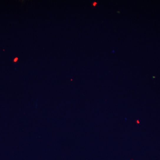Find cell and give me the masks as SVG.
Here are the masks:
<instances>
[{
  "label": "cell",
  "instance_id": "6da1fadb",
  "mask_svg": "<svg viewBox=\"0 0 160 160\" xmlns=\"http://www.w3.org/2000/svg\"><path fill=\"white\" fill-rule=\"evenodd\" d=\"M17 60H18V58H16L15 59H14V62H16L17 61Z\"/></svg>",
  "mask_w": 160,
  "mask_h": 160
}]
</instances>
